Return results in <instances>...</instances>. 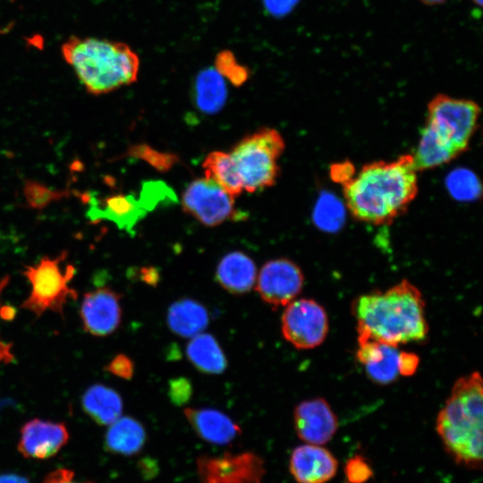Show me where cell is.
<instances>
[{
  "mask_svg": "<svg viewBox=\"0 0 483 483\" xmlns=\"http://www.w3.org/2000/svg\"><path fill=\"white\" fill-rule=\"evenodd\" d=\"M347 209L359 221L383 225L404 213L418 193V171L411 154L374 161L343 182Z\"/></svg>",
  "mask_w": 483,
  "mask_h": 483,
  "instance_id": "cell-1",
  "label": "cell"
},
{
  "mask_svg": "<svg viewBox=\"0 0 483 483\" xmlns=\"http://www.w3.org/2000/svg\"><path fill=\"white\" fill-rule=\"evenodd\" d=\"M352 312L358 338L398 346L420 342L428 333L422 294L405 279L386 291L376 290L357 297Z\"/></svg>",
  "mask_w": 483,
  "mask_h": 483,
  "instance_id": "cell-2",
  "label": "cell"
},
{
  "mask_svg": "<svg viewBox=\"0 0 483 483\" xmlns=\"http://www.w3.org/2000/svg\"><path fill=\"white\" fill-rule=\"evenodd\" d=\"M480 108L464 98L445 94L428 105L425 125L412 157L418 172L441 166L467 150L477 130Z\"/></svg>",
  "mask_w": 483,
  "mask_h": 483,
  "instance_id": "cell-3",
  "label": "cell"
},
{
  "mask_svg": "<svg viewBox=\"0 0 483 483\" xmlns=\"http://www.w3.org/2000/svg\"><path fill=\"white\" fill-rule=\"evenodd\" d=\"M436 430L445 451L457 465L482 469L483 390L479 372L454 383L436 417Z\"/></svg>",
  "mask_w": 483,
  "mask_h": 483,
  "instance_id": "cell-4",
  "label": "cell"
},
{
  "mask_svg": "<svg viewBox=\"0 0 483 483\" xmlns=\"http://www.w3.org/2000/svg\"><path fill=\"white\" fill-rule=\"evenodd\" d=\"M61 55L91 95L109 93L138 78L139 55L123 42L72 36L62 44Z\"/></svg>",
  "mask_w": 483,
  "mask_h": 483,
  "instance_id": "cell-5",
  "label": "cell"
},
{
  "mask_svg": "<svg viewBox=\"0 0 483 483\" xmlns=\"http://www.w3.org/2000/svg\"><path fill=\"white\" fill-rule=\"evenodd\" d=\"M67 255L68 252L64 250L56 257L45 256L35 265L24 266L21 273L27 278L31 290L21 304V309L30 311L37 318L47 310L64 316L67 301L78 298V292L70 287V282L76 273L75 267L67 264L62 267Z\"/></svg>",
  "mask_w": 483,
  "mask_h": 483,
  "instance_id": "cell-6",
  "label": "cell"
},
{
  "mask_svg": "<svg viewBox=\"0 0 483 483\" xmlns=\"http://www.w3.org/2000/svg\"><path fill=\"white\" fill-rule=\"evenodd\" d=\"M284 140L275 129L262 128L244 137L232 149L243 183V190L254 192L275 183L279 174L278 159Z\"/></svg>",
  "mask_w": 483,
  "mask_h": 483,
  "instance_id": "cell-7",
  "label": "cell"
},
{
  "mask_svg": "<svg viewBox=\"0 0 483 483\" xmlns=\"http://www.w3.org/2000/svg\"><path fill=\"white\" fill-rule=\"evenodd\" d=\"M281 330L284 339L295 348H316L327 335V314L324 307L312 299H295L286 305Z\"/></svg>",
  "mask_w": 483,
  "mask_h": 483,
  "instance_id": "cell-8",
  "label": "cell"
},
{
  "mask_svg": "<svg viewBox=\"0 0 483 483\" xmlns=\"http://www.w3.org/2000/svg\"><path fill=\"white\" fill-rule=\"evenodd\" d=\"M265 474L264 460L252 452L197 458L200 483H262Z\"/></svg>",
  "mask_w": 483,
  "mask_h": 483,
  "instance_id": "cell-9",
  "label": "cell"
},
{
  "mask_svg": "<svg viewBox=\"0 0 483 483\" xmlns=\"http://www.w3.org/2000/svg\"><path fill=\"white\" fill-rule=\"evenodd\" d=\"M183 210L207 226H216L237 216L233 198L213 180L199 178L185 189Z\"/></svg>",
  "mask_w": 483,
  "mask_h": 483,
  "instance_id": "cell-10",
  "label": "cell"
},
{
  "mask_svg": "<svg viewBox=\"0 0 483 483\" xmlns=\"http://www.w3.org/2000/svg\"><path fill=\"white\" fill-rule=\"evenodd\" d=\"M256 291L273 308L286 306L301 292L304 276L301 269L287 258L266 262L256 279Z\"/></svg>",
  "mask_w": 483,
  "mask_h": 483,
  "instance_id": "cell-11",
  "label": "cell"
},
{
  "mask_svg": "<svg viewBox=\"0 0 483 483\" xmlns=\"http://www.w3.org/2000/svg\"><path fill=\"white\" fill-rule=\"evenodd\" d=\"M80 317L88 334L97 337L113 334L121 323V295L109 287L87 292L80 305Z\"/></svg>",
  "mask_w": 483,
  "mask_h": 483,
  "instance_id": "cell-12",
  "label": "cell"
},
{
  "mask_svg": "<svg viewBox=\"0 0 483 483\" xmlns=\"http://www.w3.org/2000/svg\"><path fill=\"white\" fill-rule=\"evenodd\" d=\"M298 437L305 444L324 445L335 435L338 419L329 403L322 398L300 402L293 411Z\"/></svg>",
  "mask_w": 483,
  "mask_h": 483,
  "instance_id": "cell-13",
  "label": "cell"
},
{
  "mask_svg": "<svg viewBox=\"0 0 483 483\" xmlns=\"http://www.w3.org/2000/svg\"><path fill=\"white\" fill-rule=\"evenodd\" d=\"M64 423L32 419L21 428L18 451L25 458L44 460L55 456L68 442Z\"/></svg>",
  "mask_w": 483,
  "mask_h": 483,
  "instance_id": "cell-14",
  "label": "cell"
},
{
  "mask_svg": "<svg viewBox=\"0 0 483 483\" xmlns=\"http://www.w3.org/2000/svg\"><path fill=\"white\" fill-rule=\"evenodd\" d=\"M289 470L297 483H327L337 473L338 461L323 445L303 444L292 450Z\"/></svg>",
  "mask_w": 483,
  "mask_h": 483,
  "instance_id": "cell-15",
  "label": "cell"
},
{
  "mask_svg": "<svg viewBox=\"0 0 483 483\" xmlns=\"http://www.w3.org/2000/svg\"><path fill=\"white\" fill-rule=\"evenodd\" d=\"M397 347L372 339L358 338L356 359L365 368L371 380L380 385H388L400 375V351Z\"/></svg>",
  "mask_w": 483,
  "mask_h": 483,
  "instance_id": "cell-16",
  "label": "cell"
},
{
  "mask_svg": "<svg viewBox=\"0 0 483 483\" xmlns=\"http://www.w3.org/2000/svg\"><path fill=\"white\" fill-rule=\"evenodd\" d=\"M184 415L196 434L214 445H226L241 435L240 426L212 408H186Z\"/></svg>",
  "mask_w": 483,
  "mask_h": 483,
  "instance_id": "cell-17",
  "label": "cell"
},
{
  "mask_svg": "<svg viewBox=\"0 0 483 483\" xmlns=\"http://www.w3.org/2000/svg\"><path fill=\"white\" fill-rule=\"evenodd\" d=\"M81 199L89 203L87 216L91 222L108 220L121 229H130L140 216V208L131 196L117 194L100 201L91 194L83 193Z\"/></svg>",
  "mask_w": 483,
  "mask_h": 483,
  "instance_id": "cell-18",
  "label": "cell"
},
{
  "mask_svg": "<svg viewBox=\"0 0 483 483\" xmlns=\"http://www.w3.org/2000/svg\"><path fill=\"white\" fill-rule=\"evenodd\" d=\"M216 277L219 285L228 292L243 294L255 284L257 267L249 256L242 251H233L219 261Z\"/></svg>",
  "mask_w": 483,
  "mask_h": 483,
  "instance_id": "cell-19",
  "label": "cell"
},
{
  "mask_svg": "<svg viewBox=\"0 0 483 483\" xmlns=\"http://www.w3.org/2000/svg\"><path fill=\"white\" fill-rule=\"evenodd\" d=\"M84 412L97 424L109 426L123 412V399L113 388L102 384L90 386L81 397Z\"/></svg>",
  "mask_w": 483,
  "mask_h": 483,
  "instance_id": "cell-20",
  "label": "cell"
},
{
  "mask_svg": "<svg viewBox=\"0 0 483 483\" xmlns=\"http://www.w3.org/2000/svg\"><path fill=\"white\" fill-rule=\"evenodd\" d=\"M209 321L207 309L192 299L174 301L168 309L169 328L182 337H193L207 327Z\"/></svg>",
  "mask_w": 483,
  "mask_h": 483,
  "instance_id": "cell-21",
  "label": "cell"
},
{
  "mask_svg": "<svg viewBox=\"0 0 483 483\" xmlns=\"http://www.w3.org/2000/svg\"><path fill=\"white\" fill-rule=\"evenodd\" d=\"M144 427L137 419L120 417L109 425L105 436V447L111 453L132 455L139 453L146 443Z\"/></svg>",
  "mask_w": 483,
  "mask_h": 483,
  "instance_id": "cell-22",
  "label": "cell"
},
{
  "mask_svg": "<svg viewBox=\"0 0 483 483\" xmlns=\"http://www.w3.org/2000/svg\"><path fill=\"white\" fill-rule=\"evenodd\" d=\"M187 358L199 371L207 374H220L227 366L226 357L216 338L200 333L191 338L186 347Z\"/></svg>",
  "mask_w": 483,
  "mask_h": 483,
  "instance_id": "cell-23",
  "label": "cell"
},
{
  "mask_svg": "<svg viewBox=\"0 0 483 483\" xmlns=\"http://www.w3.org/2000/svg\"><path fill=\"white\" fill-rule=\"evenodd\" d=\"M227 88L224 78L215 68L201 71L195 82V100L198 108L208 114L219 112L225 104Z\"/></svg>",
  "mask_w": 483,
  "mask_h": 483,
  "instance_id": "cell-24",
  "label": "cell"
},
{
  "mask_svg": "<svg viewBox=\"0 0 483 483\" xmlns=\"http://www.w3.org/2000/svg\"><path fill=\"white\" fill-rule=\"evenodd\" d=\"M203 168L206 177L216 182L233 198L242 192L243 183L230 154L210 152L203 162Z\"/></svg>",
  "mask_w": 483,
  "mask_h": 483,
  "instance_id": "cell-25",
  "label": "cell"
},
{
  "mask_svg": "<svg viewBox=\"0 0 483 483\" xmlns=\"http://www.w3.org/2000/svg\"><path fill=\"white\" fill-rule=\"evenodd\" d=\"M71 193L69 190H54L34 180H25L23 184L25 200L32 209H43L53 202L69 197Z\"/></svg>",
  "mask_w": 483,
  "mask_h": 483,
  "instance_id": "cell-26",
  "label": "cell"
},
{
  "mask_svg": "<svg viewBox=\"0 0 483 483\" xmlns=\"http://www.w3.org/2000/svg\"><path fill=\"white\" fill-rule=\"evenodd\" d=\"M216 71L231 84L240 87L249 79L250 71L240 64L230 50L220 51L215 58Z\"/></svg>",
  "mask_w": 483,
  "mask_h": 483,
  "instance_id": "cell-27",
  "label": "cell"
},
{
  "mask_svg": "<svg viewBox=\"0 0 483 483\" xmlns=\"http://www.w3.org/2000/svg\"><path fill=\"white\" fill-rule=\"evenodd\" d=\"M127 155L143 159L160 171L170 169L177 159L173 154L162 153L143 144L132 146L128 149Z\"/></svg>",
  "mask_w": 483,
  "mask_h": 483,
  "instance_id": "cell-28",
  "label": "cell"
},
{
  "mask_svg": "<svg viewBox=\"0 0 483 483\" xmlns=\"http://www.w3.org/2000/svg\"><path fill=\"white\" fill-rule=\"evenodd\" d=\"M448 186L452 194L462 199H471L478 194L476 176L468 171L454 172L449 178Z\"/></svg>",
  "mask_w": 483,
  "mask_h": 483,
  "instance_id": "cell-29",
  "label": "cell"
},
{
  "mask_svg": "<svg viewBox=\"0 0 483 483\" xmlns=\"http://www.w3.org/2000/svg\"><path fill=\"white\" fill-rule=\"evenodd\" d=\"M346 483H366L374 475L369 460L360 453L350 457L343 467Z\"/></svg>",
  "mask_w": 483,
  "mask_h": 483,
  "instance_id": "cell-30",
  "label": "cell"
},
{
  "mask_svg": "<svg viewBox=\"0 0 483 483\" xmlns=\"http://www.w3.org/2000/svg\"><path fill=\"white\" fill-rule=\"evenodd\" d=\"M105 369L123 379H131L134 373V364L127 355L120 353L114 356Z\"/></svg>",
  "mask_w": 483,
  "mask_h": 483,
  "instance_id": "cell-31",
  "label": "cell"
},
{
  "mask_svg": "<svg viewBox=\"0 0 483 483\" xmlns=\"http://www.w3.org/2000/svg\"><path fill=\"white\" fill-rule=\"evenodd\" d=\"M169 395L176 404H183L191 395V386L185 378H176L170 383Z\"/></svg>",
  "mask_w": 483,
  "mask_h": 483,
  "instance_id": "cell-32",
  "label": "cell"
},
{
  "mask_svg": "<svg viewBox=\"0 0 483 483\" xmlns=\"http://www.w3.org/2000/svg\"><path fill=\"white\" fill-rule=\"evenodd\" d=\"M419 363V357L412 352H400L398 359L399 374L402 376H411L416 372Z\"/></svg>",
  "mask_w": 483,
  "mask_h": 483,
  "instance_id": "cell-33",
  "label": "cell"
},
{
  "mask_svg": "<svg viewBox=\"0 0 483 483\" xmlns=\"http://www.w3.org/2000/svg\"><path fill=\"white\" fill-rule=\"evenodd\" d=\"M267 10L273 15L283 16L289 13L299 0H263Z\"/></svg>",
  "mask_w": 483,
  "mask_h": 483,
  "instance_id": "cell-34",
  "label": "cell"
},
{
  "mask_svg": "<svg viewBox=\"0 0 483 483\" xmlns=\"http://www.w3.org/2000/svg\"><path fill=\"white\" fill-rule=\"evenodd\" d=\"M43 483H82L75 479V474L69 469H57L48 473ZM88 483V482H83Z\"/></svg>",
  "mask_w": 483,
  "mask_h": 483,
  "instance_id": "cell-35",
  "label": "cell"
},
{
  "mask_svg": "<svg viewBox=\"0 0 483 483\" xmlns=\"http://www.w3.org/2000/svg\"><path fill=\"white\" fill-rule=\"evenodd\" d=\"M10 280L9 275L4 276L0 280V294L8 284ZM17 314V309L12 305H1L0 303V318L5 321H12Z\"/></svg>",
  "mask_w": 483,
  "mask_h": 483,
  "instance_id": "cell-36",
  "label": "cell"
},
{
  "mask_svg": "<svg viewBox=\"0 0 483 483\" xmlns=\"http://www.w3.org/2000/svg\"><path fill=\"white\" fill-rule=\"evenodd\" d=\"M13 343L4 342L0 338V362L9 364L14 361L15 357L12 352Z\"/></svg>",
  "mask_w": 483,
  "mask_h": 483,
  "instance_id": "cell-37",
  "label": "cell"
},
{
  "mask_svg": "<svg viewBox=\"0 0 483 483\" xmlns=\"http://www.w3.org/2000/svg\"><path fill=\"white\" fill-rule=\"evenodd\" d=\"M141 278L148 284H156L158 281V274L154 268H143L141 270Z\"/></svg>",
  "mask_w": 483,
  "mask_h": 483,
  "instance_id": "cell-38",
  "label": "cell"
},
{
  "mask_svg": "<svg viewBox=\"0 0 483 483\" xmlns=\"http://www.w3.org/2000/svg\"><path fill=\"white\" fill-rule=\"evenodd\" d=\"M0 483H29V481L16 474H3L0 475Z\"/></svg>",
  "mask_w": 483,
  "mask_h": 483,
  "instance_id": "cell-39",
  "label": "cell"
},
{
  "mask_svg": "<svg viewBox=\"0 0 483 483\" xmlns=\"http://www.w3.org/2000/svg\"><path fill=\"white\" fill-rule=\"evenodd\" d=\"M421 3L427 5H437L445 3L446 0H419Z\"/></svg>",
  "mask_w": 483,
  "mask_h": 483,
  "instance_id": "cell-40",
  "label": "cell"
},
{
  "mask_svg": "<svg viewBox=\"0 0 483 483\" xmlns=\"http://www.w3.org/2000/svg\"><path fill=\"white\" fill-rule=\"evenodd\" d=\"M478 7L482 6V0H471Z\"/></svg>",
  "mask_w": 483,
  "mask_h": 483,
  "instance_id": "cell-41",
  "label": "cell"
}]
</instances>
